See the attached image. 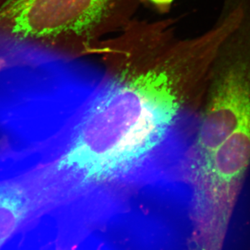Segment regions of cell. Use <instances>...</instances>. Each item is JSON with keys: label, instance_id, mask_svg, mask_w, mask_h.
Wrapping results in <instances>:
<instances>
[{"label": "cell", "instance_id": "obj_1", "mask_svg": "<svg viewBox=\"0 0 250 250\" xmlns=\"http://www.w3.org/2000/svg\"><path fill=\"white\" fill-rule=\"evenodd\" d=\"M187 74L172 55L161 70L102 80L77 107L53 163L85 182L139 173L164 158Z\"/></svg>", "mask_w": 250, "mask_h": 250}, {"label": "cell", "instance_id": "obj_2", "mask_svg": "<svg viewBox=\"0 0 250 250\" xmlns=\"http://www.w3.org/2000/svg\"><path fill=\"white\" fill-rule=\"evenodd\" d=\"M250 165V115L199 167L197 223L202 250H220Z\"/></svg>", "mask_w": 250, "mask_h": 250}, {"label": "cell", "instance_id": "obj_3", "mask_svg": "<svg viewBox=\"0 0 250 250\" xmlns=\"http://www.w3.org/2000/svg\"><path fill=\"white\" fill-rule=\"evenodd\" d=\"M113 0H4L0 31L20 39L80 35L95 27Z\"/></svg>", "mask_w": 250, "mask_h": 250}, {"label": "cell", "instance_id": "obj_4", "mask_svg": "<svg viewBox=\"0 0 250 250\" xmlns=\"http://www.w3.org/2000/svg\"><path fill=\"white\" fill-rule=\"evenodd\" d=\"M26 175L0 182V250L42 210Z\"/></svg>", "mask_w": 250, "mask_h": 250}, {"label": "cell", "instance_id": "obj_5", "mask_svg": "<svg viewBox=\"0 0 250 250\" xmlns=\"http://www.w3.org/2000/svg\"><path fill=\"white\" fill-rule=\"evenodd\" d=\"M151 2L154 3L156 5H160V6H167L172 4L174 0H149Z\"/></svg>", "mask_w": 250, "mask_h": 250}]
</instances>
